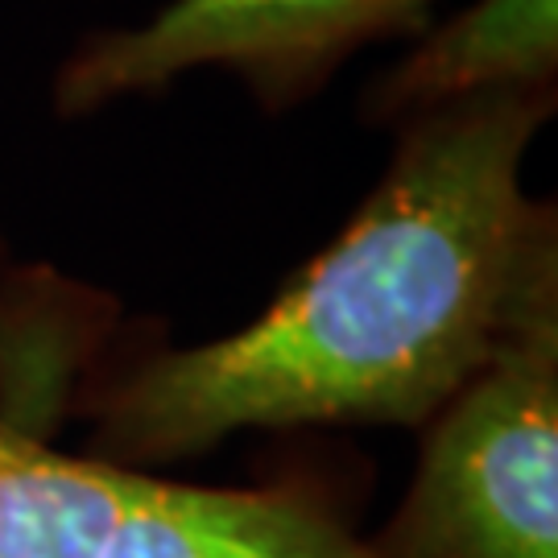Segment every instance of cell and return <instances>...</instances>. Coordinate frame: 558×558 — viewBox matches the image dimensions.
<instances>
[{
  "mask_svg": "<svg viewBox=\"0 0 558 558\" xmlns=\"http://www.w3.org/2000/svg\"><path fill=\"white\" fill-rule=\"evenodd\" d=\"M558 87V0H472L430 21L385 80L368 87L373 120H401L442 104Z\"/></svg>",
  "mask_w": 558,
  "mask_h": 558,
  "instance_id": "obj_5",
  "label": "cell"
},
{
  "mask_svg": "<svg viewBox=\"0 0 558 558\" xmlns=\"http://www.w3.org/2000/svg\"><path fill=\"white\" fill-rule=\"evenodd\" d=\"M555 104L558 87L497 92L401 120L380 182L260 315L83 398V451L166 472L240 430H418L558 299V211L521 179Z\"/></svg>",
  "mask_w": 558,
  "mask_h": 558,
  "instance_id": "obj_1",
  "label": "cell"
},
{
  "mask_svg": "<svg viewBox=\"0 0 558 558\" xmlns=\"http://www.w3.org/2000/svg\"><path fill=\"white\" fill-rule=\"evenodd\" d=\"M439 0H166L141 25L87 34L50 83L59 117L154 96L195 71H223L265 108L319 96L343 62L389 38H418Z\"/></svg>",
  "mask_w": 558,
  "mask_h": 558,
  "instance_id": "obj_3",
  "label": "cell"
},
{
  "mask_svg": "<svg viewBox=\"0 0 558 558\" xmlns=\"http://www.w3.org/2000/svg\"><path fill=\"white\" fill-rule=\"evenodd\" d=\"M377 558H558V299L418 426Z\"/></svg>",
  "mask_w": 558,
  "mask_h": 558,
  "instance_id": "obj_2",
  "label": "cell"
},
{
  "mask_svg": "<svg viewBox=\"0 0 558 558\" xmlns=\"http://www.w3.org/2000/svg\"><path fill=\"white\" fill-rule=\"evenodd\" d=\"M158 476L66 451L0 389V558H120Z\"/></svg>",
  "mask_w": 558,
  "mask_h": 558,
  "instance_id": "obj_4",
  "label": "cell"
}]
</instances>
